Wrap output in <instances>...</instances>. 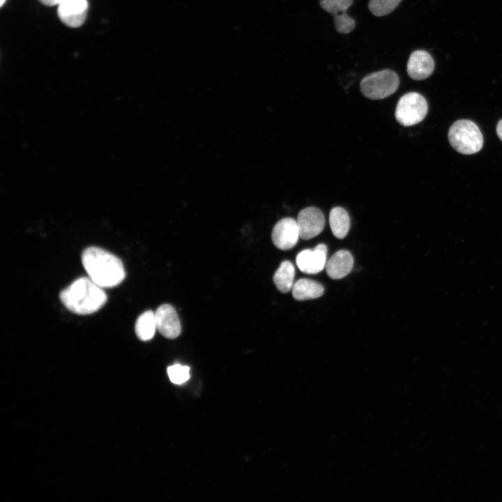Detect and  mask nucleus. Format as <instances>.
I'll list each match as a JSON object with an SVG mask.
<instances>
[{
	"instance_id": "obj_1",
	"label": "nucleus",
	"mask_w": 502,
	"mask_h": 502,
	"mask_svg": "<svg viewBox=\"0 0 502 502\" xmlns=\"http://www.w3.org/2000/svg\"><path fill=\"white\" fill-rule=\"evenodd\" d=\"M82 265L88 276L102 288L119 285L126 277L121 260L111 252L98 247H89L82 254Z\"/></svg>"
},
{
	"instance_id": "obj_2",
	"label": "nucleus",
	"mask_w": 502,
	"mask_h": 502,
	"mask_svg": "<svg viewBox=\"0 0 502 502\" xmlns=\"http://www.w3.org/2000/svg\"><path fill=\"white\" fill-rule=\"evenodd\" d=\"M59 298L69 311L81 315L97 312L107 300L102 288L86 277L73 282L60 292Z\"/></svg>"
},
{
	"instance_id": "obj_3",
	"label": "nucleus",
	"mask_w": 502,
	"mask_h": 502,
	"mask_svg": "<svg viewBox=\"0 0 502 502\" xmlns=\"http://www.w3.org/2000/svg\"><path fill=\"white\" fill-rule=\"evenodd\" d=\"M448 140L455 151L465 155L478 152L483 145L480 128L467 119L458 120L452 124L448 130Z\"/></svg>"
},
{
	"instance_id": "obj_4",
	"label": "nucleus",
	"mask_w": 502,
	"mask_h": 502,
	"mask_svg": "<svg viewBox=\"0 0 502 502\" xmlns=\"http://www.w3.org/2000/svg\"><path fill=\"white\" fill-rule=\"evenodd\" d=\"M400 79L397 74L389 69L374 72L363 77L360 83L361 93L372 100L385 98L397 89Z\"/></svg>"
},
{
	"instance_id": "obj_5",
	"label": "nucleus",
	"mask_w": 502,
	"mask_h": 502,
	"mask_svg": "<svg viewBox=\"0 0 502 502\" xmlns=\"http://www.w3.org/2000/svg\"><path fill=\"white\" fill-rule=\"evenodd\" d=\"M428 111L425 98L418 93L410 92L402 96L396 106L395 119L403 126H411L421 122Z\"/></svg>"
},
{
	"instance_id": "obj_6",
	"label": "nucleus",
	"mask_w": 502,
	"mask_h": 502,
	"mask_svg": "<svg viewBox=\"0 0 502 502\" xmlns=\"http://www.w3.org/2000/svg\"><path fill=\"white\" fill-rule=\"evenodd\" d=\"M352 3L353 0H319L320 6L333 16L335 28L342 34L349 33L355 28L354 19L347 13Z\"/></svg>"
},
{
	"instance_id": "obj_7",
	"label": "nucleus",
	"mask_w": 502,
	"mask_h": 502,
	"mask_svg": "<svg viewBox=\"0 0 502 502\" xmlns=\"http://www.w3.org/2000/svg\"><path fill=\"white\" fill-rule=\"evenodd\" d=\"M300 237L309 240L319 235L324 229L325 219L317 208L310 206L301 210L297 217Z\"/></svg>"
},
{
	"instance_id": "obj_8",
	"label": "nucleus",
	"mask_w": 502,
	"mask_h": 502,
	"mask_svg": "<svg viewBox=\"0 0 502 502\" xmlns=\"http://www.w3.org/2000/svg\"><path fill=\"white\" fill-rule=\"evenodd\" d=\"M272 241L279 249L287 250L297 243L300 237L297 222L291 218H284L274 226Z\"/></svg>"
},
{
	"instance_id": "obj_9",
	"label": "nucleus",
	"mask_w": 502,
	"mask_h": 502,
	"mask_svg": "<svg viewBox=\"0 0 502 502\" xmlns=\"http://www.w3.org/2000/svg\"><path fill=\"white\" fill-rule=\"evenodd\" d=\"M327 247L319 244L313 249H306L296 256V264L303 273L316 274L321 272L326 264Z\"/></svg>"
},
{
	"instance_id": "obj_10",
	"label": "nucleus",
	"mask_w": 502,
	"mask_h": 502,
	"mask_svg": "<svg viewBox=\"0 0 502 502\" xmlns=\"http://www.w3.org/2000/svg\"><path fill=\"white\" fill-rule=\"evenodd\" d=\"M156 328L158 332L168 339L176 338L181 333V323L174 307L163 304L155 312Z\"/></svg>"
},
{
	"instance_id": "obj_11",
	"label": "nucleus",
	"mask_w": 502,
	"mask_h": 502,
	"mask_svg": "<svg viewBox=\"0 0 502 502\" xmlns=\"http://www.w3.org/2000/svg\"><path fill=\"white\" fill-rule=\"evenodd\" d=\"M88 8L87 0H65L58 6L57 15L64 24L76 28L85 21Z\"/></svg>"
},
{
	"instance_id": "obj_12",
	"label": "nucleus",
	"mask_w": 502,
	"mask_h": 502,
	"mask_svg": "<svg viewBox=\"0 0 502 502\" xmlns=\"http://www.w3.org/2000/svg\"><path fill=\"white\" fill-rule=\"evenodd\" d=\"M434 70V60L427 52L416 50L411 54L406 65L407 73L411 78L425 79L432 75Z\"/></svg>"
},
{
	"instance_id": "obj_13",
	"label": "nucleus",
	"mask_w": 502,
	"mask_h": 502,
	"mask_svg": "<svg viewBox=\"0 0 502 502\" xmlns=\"http://www.w3.org/2000/svg\"><path fill=\"white\" fill-rule=\"evenodd\" d=\"M353 259L351 253L345 250L336 252L326 262L327 275L332 279L344 277L352 270Z\"/></svg>"
},
{
	"instance_id": "obj_14",
	"label": "nucleus",
	"mask_w": 502,
	"mask_h": 502,
	"mask_svg": "<svg viewBox=\"0 0 502 502\" xmlns=\"http://www.w3.org/2000/svg\"><path fill=\"white\" fill-rule=\"evenodd\" d=\"M292 295L297 301L314 299L321 296L324 292L323 286L310 279H300L294 284Z\"/></svg>"
},
{
	"instance_id": "obj_15",
	"label": "nucleus",
	"mask_w": 502,
	"mask_h": 502,
	"mask_svg": "<svg viewBox=\"0 0 502 502\" xmlns=\"http://www.w3.org/2000/svg\"><path fill=\"white\" fill-rule=\"evenodd\" d=\"M329 223L333 235L337 238H344L350 228L348 213L340 206L332 208L329 214Z\"/></svg>"
},
{
	"instance_id": "obj_16",
	"label": "nucleus",
	"mask_w": 502,
	"mask_h": 502,
	"mask_svg": "<svg viewBox=\"0 0 502 502\" xmlns=\"http://www.w3.org/2000/svg\"><path fill=\"white\" fill-rule=\"evenodd\" d=\"M294 276L295 268L293 264L289 261H284L275 271L273 282L280 291L287 293L293 287Z\"/></svg>"
},
{
	"instance_id": "obj_17",
	"label": "nucleus",
	"mask_w": 502,
	"mask_h": 502,
	"mask_svg": "<svg viewBox=\"0 0 502 502\" xmlns=\"http://www.w3.org/2000/svg\"><path fill=\"white\" fill-rule=\"evenodd\" d=\"M135 333L142 341H148L155 335L156 322L155 312L147 310L143 312L137 319L135 326Z\"/></svg>"
},
{
	"instance_id": "obj_18",
	"label": "nucleus",
	"mask_w": 502,
	"mask_h": 502,
	"mask_svg": "<svg viewBox=\"0 0 502 502\" xmlns=\"http://www.w3.org/2000/svg\"><path fill=\"white\" fill-rule=\"evenodd\" d=\"M402 0H370L368 8L376 17H382L393 12Z\"/></svg>"
},
{
	"instance_id": "obj_19",
	"label": "nucleus",
	"mask_w": 502,
	"mask_h": 502,
	"mask_svg": "<svg viewBox=\"0 0 502 502\" xmlns=\"http://www.w3.org/2000/svg\"><path fill=\"white\" fill-rule=\"evenodd\" d=\"M167 374L170 381L175 384H181L190 378V367L179 364L167 367Z\"/></svg>"
},
{
	"instance_id": "obj_20",
	"label": "nucleus",
	"mask_w": 502,
	"mask_h": 502,
	"mask_svg": "<svg viewBox=\"0 0 502 502\" xmlns=\"http://www.w3.org/2000/svg\"><path fill=\"white\" fill-rule=\"evenodd\" d=\"M41 3L49 6H53L56 5H59L62 2H63L65 0H38Z\"/></svg>"
},
{
	"instance_id": "obj_21",
	"label": "nucleus",
	"mask_w": 502,
	"mask_h": 502,
	"mask_svg": "<svg viewBox=\"0 0 502 502\" xmlns=\"http://www.w3.org/2000/svg\"><path fill=\"white\" fill-rule=\"evenodd\" d=\"M496 131L499 138L502 141V119L498 122Z\"/></svg>"
},
{
	"instance_id": "obj_22",
	"label": "nucleus",
	"mask_w": 502,
	"mask_h": 502,
	"mask_svg": "<svg viewBox=\"0 0 502 502\" xmlns=\"http://www.w3.org/2000/svg\"><path fill=\"white\" fill-rule=\"evenodd\" d=\"M5 1L6 0H0V6H2Z\"/></svg>"
}]
</instances>
